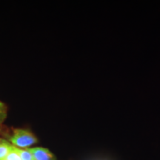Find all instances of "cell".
<instances>
[{
    "label": "cell",
    "mask_w": 160,
    "mask_h": 160,
    "mask_svg": "<svg viewBox=\"0 0 160 160\" xmlns=\"http://www.w3.org/2000/svg\"><path fill=\"white\" fill-rule=\"evenodd\" d=\"M10 141L16 147L28 148L37 142V139L31 132L27 130L15 129Z\"/></svg>",
    "instance_id": "cell-1"
},
{
    "label": "cell",
    "mask_w": 160,
    "mask_h": 160,
    "mask_svg": "<svg viewBox=\"0 0 160 160\" xmlns=\"http://www.w3.org/2000/svg\"><path fill=\"white\" fill-rule=\"evenodd\" d=\"M34 160H56L55 156L48 149L36 147L30 149Z\"/></svg>",
    "instance_id": "cell-2"
},
{
    "label": "cell",
    "mask_w": 160,
    "mask_h": 160,
    "mask_svg": "<svg viewBox=\"0 0 160 160\" xmlns=\"http://www.w3.org/2000/svg\"><path fill=\"white\" fill-rule=\"evenodd\" d=\"M12 145L7 141L0 139V160H5L11 151Z\"/></svg>",
    "instance_id": "cell-3"
},
{
    "label": "cell",
    "mask_w": 160,
    "mask_h": 160,
    "mask_svg": "<svg viewBox=\"0 0 160 160\" xmlns=\"http://www.w3.org/2000/svg\"><path fill=\"white\" fill-rule=\"evenodd\" d=\"M5 160H22L18 152V148L14 145H12L11 151L8 154Z\"/></svg>",
    "instance_id": "cell-4"
},
{
    "label": "cell",
    "mask_w": 160,
    "mask_h": 160,
    "mask_svg": "<svg viewBox=\"0 0 160 160\" xmlns=\"http://www.w3.org/2000/svg\"><path fill=\"white\" fill-rule=\"evenodd\" d=\"M18 152L22 160H34L33 154L30 149H19L18 148Z\"/></svg>",
    "instance_id": "cell-5"
},
{
    "label": "cell",
    "mask_w": 160,
    "mask_h": 160,
    "mask_svg": "<svg viewBox=\"0 0 160 160\" xmlns=\"http://www.w3.org/2000/svg\"><path fill=\"white\" fill-rule=\"evenodd\" d=\"M7 117V107L2 102H0V125L3 122Z\"/></svg>",
    "instance_id": "cell-6"
},
{
    "label": "cell",
    "mask_w": 160,
    "mask_h": 160,
    "mask_svg": "<svg viewBox=\"0 0 160 160\" xmlns=\"http://www.w3.org/2000/svg\"></svg>",
    "instance_id": "cell-7"
}]
</instances>
